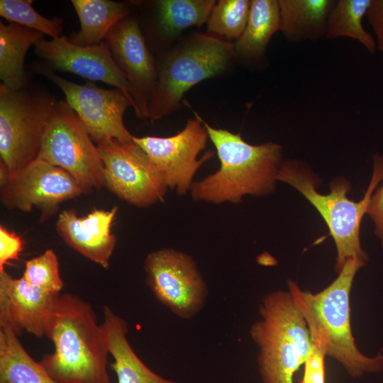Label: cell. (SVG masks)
Here are the masks:
<instances>
[{"instance_id":"277c9868","label":"cell","mask_w":383,"mask_h":383,"mask_svg":"<svg viewBox=\"0 0 383 383\" xmlns=\"http://www.w3.org/2000/svg\"><path fill=\"white\" fill-rule=\"evenodd\" d=\"M372 162L370 182L363 198L358 201L348 198L351 185L344 177L333 179L330 192L323 194L317 189L319 179L306 163L289 160L283 161L279 168L278 181L300 192L326 222L337 250L335 270L338 273L349 259L365 265L369 262V256L360 243V225L372 195L383 180V155L375 153Z\"/></svg>"},{"instance_id":"ffe728a7","label":"cell","mask_w":383,"mask_h":383,"mask_svg":"<svg viewBox=\"0 0 383 383\" xmlns=\"http://www.w3.org/2000/svg\"><path fill=\"white\" fill-rule=\"evenodd\" d=\"M44 34L25 27L0 21V79L1 84L14 90L27 87L23 70L29 48L42 40Z\"/></svg>"},{"instance_id":"d6986e66","label":"cell","mask_w":383,"mask_h":383,"mask_svg":"<svg viewBox=\"0 0 383 383\" xmlns=\"http://www.w3.org/2000/svg\"><path fill=\"white\" fill-rule=\"evenodd\" d=\"M280 31L292 42L326 37L328 14L334 0H278Z\"/></svg>"},{"instance_id":"30bf717a","label":"cell","mask_w":383,"mask_h":383,"mask_svg":"<svg viewBox=\"0 0 383 383\" xmlns=\"http://www.w3.org/2000/svg\"><path fill=\"white\" fill-rule=\"evenodd\" d=\"M37 70L62 91L65 101L97 145L112 140L121 143L133 140L123 123L124 113L133 104L120 89H103L91 81L75 84L58 76L49 67Z\"/></svg>"},{"instance_id":"6da1fadb","label":"cell","mask_w":383,"mask_h":383,"mask_svg":"<svg viewBox=\"0 0 383 383\" xmlns=\"http://www.w3.org/2000/svg\"><path fill=\"white\" fill-rule=\"evenodd\" d=\"M362 262L348 260L337 278L322 291L313 294L289 280L288 288L303 314L312 342L325 354L338 361L353 377L383 370V353L374 357L357 348L350 323V294Z\"/></svg>"},{"instance_id":"9a60e30c","label":"cell","mask_w":383,"mask_h":383,"mask_svg":"<svg viewBox=\"0 0 383 383\" xmlns=\"http://www.w3.org/2000/svg\"><path fill=\"white\" fill-rule=\"evenodd\" d=\"M60 296L0 271V328L46 336Z\"/></svg>"},{"instance_id":"ac0fdd59","label":"cell","mask_w":383,"mask_h":383,"mask_svg":"<svg viewBox=\"0 0 383 383\" xmlns=\"http://www.w3.org/2000/svg\"><path fill=\"white\" fill-rule=\"evenodd\" d=\"M101 325L109 353L113 359L110 367L118 383H182L162 377L140 360L128 340L127 322L108 306H104Z\"/></svg>"},{"instance_id":"4316f807","label":"cell","mask_w":383,"mask_h":383,"mask_svg":"<svg viewBox=\"0 0 383 383\" xmlns=\"http://www.w3.org/2000/svg\"><path fill=\"white\" fill-rule=\"evenodd\" d=\"M30 0H1L0 16L15 23L48 35L52 38L60 37L62 19L47 18L32 6Z\"/></svg>"},{"instance_id":"1f68e13d","label":"cell","mask_w":383,"mask_h":383,"mask_svg":"<svg viewBox=\"0 0 383 383\" xmlns=\"http://www.w3.org/2000/svg\"><path fill=\"white\" fill-rule=\"evenodd\" d=\"M365 16L376 36L377 49L383 52V0H371Z\"/></svg>"},{"instance_id":"4dcf8cb0","label":"cell","mask_w":383,"mask_h":383,"mask_svg":"<svg viewBox=\"0 0 383 383\" xmlns=\"http://www.w3.org/2000/svg\"><path fill=\"white\" fill-rule=\"evenodd\" d=\"M367 214L374 223V233L383 249V184L377 187L372 195Z\"/></svg>"},{"instance_id":"f546056e","label":"cell","mask_w":383,"mask_h":383,"mask_svg":"<svg viewBox=\"0 0 383 383\" xmlns=\"http://www.w3.org/2000/svg\"><path fill=\"white\" fill-rule=\"evenodd\" d=\"M23 248V242L19 236L10 232L4 226H0V271L9 261L17 260Z\"/></svg>"},{"instance_id":"7a4b0ae2","label":"cell","mask_w":383,"mask_h":383,"mask_svg":"<svg viewBox=\"0 0 383 383\" xmlns=\"http://www.w3.org/2000/svg\"><path fill=\"white\" fill-rule=\"evenodd\" d=\"M220 167L194 182L190 193L196 201L239 204L243 196H265L274 192L282 160V146L273 142L252 145L225 129L204 121Z\"/></svg>"},{"instance_id":"7402d4cb","label":"cell","mask_w":383,"mask_h":383,"mask_svg":"<svg viewBox=\"0 0 383 383\" xmlns=\"http://www.w3.org/2000/svg\"><path fill=\"white\" fill-rule=\"evenodd\" d=\"M279 30L278 0H252L246 27L233 45L234 52L246 60L257 61L263 57L270 39Z\"/></svg>"},{"instance_id":"2e32d148","label":"cell","mask_w":383,"mask_h":383,"mask_svg":"<svg viewBox=\"0 0 383 383\" xmlns=\"http://www.w3.org/2000/svg\"><path fill=\"white\" fill-rule=\"evenodd\" d=\"M261 319L250 333L259 348L257 358L262 383H293V376L306 359L284 328L266 311L260 309Z\"/></svg>"},{"instance_id":"d4e9b609","label":"cell","mask_w":383,"mask_h":383,"mask_svg":"<svg viewBox=\"0 0 383 383\" xmlns=\"http://www.w3.org/2000/svg\"><path fill=\"white\" fill-rule=\"evenodd\" d=\"M216 1L213 0H160L156 1L158 28L166 39L182 30L207 22Z\"/></svg>"},{"instance_id":"9c48e42d","label":"cell","mask_w":383,"mask_h":383,"mask_svg":"<svg viewBox=\"0 0 383 383\" xmlns=\"http://www.w3.org/2000/svg\"><path fill=\"white\" fill-rule=\"evenodd\" d=\"M104 163V186L127 203L147 208L162 201L168 189L163 175L133 140L97 145Z\"/></svg>"},{"instance_id":"7c38bea8","label":"cell","mask_w":383,"mask_h":383,"mask_svg":"<svg viewBox=\"0 0 383 383\" xmlns=\"http://www.w3.org/2000/svg\"><path fill=\"white\" fill-rule=\"evenodd\" d=\"M0 184L7 209L26 212L36 206L45 216L60 203L84 193L66 171L39 158L13 174L0 171Z\"/></svg>"},{"instance_id":"484cf974","label":"cell","mask_w":383,"mask_h":383,"mask_svg":"<svg viewBox=\"0 0 383 383\" xmlns=\"http://www.w3.org/2000/svg\"><path fill=\"white\" fill-rule=\"evenodd\" d=\"M251 1L220 0L215 4L207 20L210 33L228 39H238L248 23Z\"/></svg>"},{"instance_id":"52a82bcc","label":"cell","mask_w":383,"mask_h":383,"mask_svg":"<svg viewBox=\"0 0 383 383\" xmlns=\"http://www.w3.org/2000/svg\"><path fill=\"white\" fill-rule=\"evenodd\" d=\"M37 158L66 171L84 193L104 186L99 148L64 100L55 102Z\"/></svg>"},{"instance_id":"5b68a950","label":"cell","mask_w":383,"mask_h":383,"mask_svg":"<svg viewBox=\"0 0 383 383\" xmlns=\"http://www.w3.org/2000/svg\"><path fill=\"white\" fill-rule=\"evenodd\" d=\"M233 44L211 35L197 33L165 54L158 65L155 87L148 104V118L160 119L177 111L184 94L199 82L227 68Z\"/></svg>"},{"instance_id":"f1b7e54d","label":"cell","mask_w":383,"mask_h":383,"mask_svg":"<svg viewBox=\"0 0 383 383\" xmlns=\"http://www.w3.org/2000/svg\"><path fill=\"white\" fill-rule=\"evenodd\" d=\"M325 357L322 350L313 343L312 350L304 362L301 383H325Z\"/></svg>"},{"instance_id":"cb8c5ba5","label":"cell","mask_w":383,"mask_h":383,"mask_svg":"<svg viewBox=\"0 0 383 383\" xmlns=\"http://www.w3.org/2000/svg\"><path fill=\"white\" fill-rule=\"evenodd\" d=\"M371 0H338L331 9L328 20L326 38L341 37L358 41L370 53L377 50V43L362 25Z\"/></svg>"},{"instance_id":"8992f818","label":"cell","mask_w":383,"mask_h":383,"mask_svg":"<svg viewBox=\"0 0 383 383\" xmlns=\"http://www.w3.org/2000/svg\"><path fill=\"white\" fill-rule=\"evenodd\" d=\"M55 102L42 90L0 84V171L13 174L38 157Z\"/></svg>"},{"instance_id":"4fadbf2b","label":"cell","mask_w":383,"mask_h":383,"mask_svg":"<svg viewBox=\"0 0 383 383\" xmlns=\"http://www.w3.org/2000/svg\"><path fill=\"white\" fill-rule=\"evenodd\" d=\"M34 48L36 55L48 62L50 69L112 85L128 96L134 108L128 78L115 61L106 41L82 46L72 43L66 36H60L50 40L43 38Z\"/></svg>"},{"instance_id":"ba28073f","label":"cell","mask_w":383,"mask_h":383,"mask_svg":"<svg viewBox=\"0 0 383 383\" xmlns=\"http://www.w3.org/2000/svg\"><path fill=\"white\" fill-rule=\"evenodd\" d=\"M146 284L156 299L182 319L195 317L204 307L206 284L190 255L164 248L147 255Z\"/></svg>"},{"instance_id":"83f0119b","label":"cell","mask_w":383,"mask_h":383,"mask_svg":"<svg viewBox=\"0 0 383 383\" xmlns=\"http://www.w3.org/2000/svg\"><path fill=\"white\" fill-rule=\"evenodd\" d=\"M23 277L31 284L53 293H60L64 286L58 258L52 249L26 261Z\"/></svg>"},{"instance_id":"3957f363","label":"cell","mask_w":383,"mask_h":383,"mask_svg":"<svg viewBox=\"0 0 383 383\" xmlns=\"http://www.w3.org/2000/svg\"><path fill=\"white\" fill-rule=\"evenodd\" d=\"M46 336L54 352L40 363L58 383H111L104 331L89 303L60 294Z\"/></svg>"},{"instance_id":"5bb4252c","label":"cell","mask_w":383,"mask_h":383,"mask_svg":"<svg viewBox=\"0 0 383 383\" xmlns=\"http://www.w3.org/2000/svg\"><path fill=\"white\" fill-rule=\"evenodd\" d=\"M105 39L115 61L128 78L135 114L148 118V104L157 83L158 70L137 20L126 16L113 27Z\"/></svg>"},{"instance_id":"603a6c76","label":"cell","mask_w":383,"mask_h":383,"mask_svg":"<svg viewBox=\"0 0 383 383\" xmlns=\"http://www.w3.org/2000/svg\"><path fill=\"white\" fill-rule=\"evenodd\" d=\"M0 383H58L26 351L18 336L0 328Z\"/></svg>"},{"instance_id":"e0dca14e","label":"cell","mask_w":383,"mask_h":383,"mask_svg":"<svg viewBox=\"0 0 383 383\" xmlns=\"http://www.w3.org/2000/svg\"><path fill=\"white\" fill-rule=\"evenodd\" d=\"M117 211V206L110 211L95 209L80 218L74 210H64L56 223L57 231L69 246L106 269L116 244L111 226Z\"/></svg>"},{"instance_id":"8fae6325","label":"cell","mask_w":383,"mask_h":383,"mask_svg":"<svg viewBox=\"0 0 383 383\" xmlns=\"http://www.w3.org/2000/svg\"><path fill=\"white\" fill-rule=\"evenodd\" d=\"M195 116L174 135L133 138L163 175L167 187L179 196L190 191L196 172L213 155V152L208 151L197 159L206 147L209 135L202 118L196 113Z\"/></svg>"},{"instance_id":"44dd1931","label":"cell","mask_w":383,"mask_h":383,"mask_svg":"<svg viewBox=\"0 0 383 383\" xmlns=\"http://www.w3.org/2000/svg\"><path fill=\"white\" fill-rule=\"evenodd\" d=\"M80 23V29L68 38L78 45H92L103 42L109 32L128 16L127 6L109 0H72Z\"/></svg>"}]
</instances>
